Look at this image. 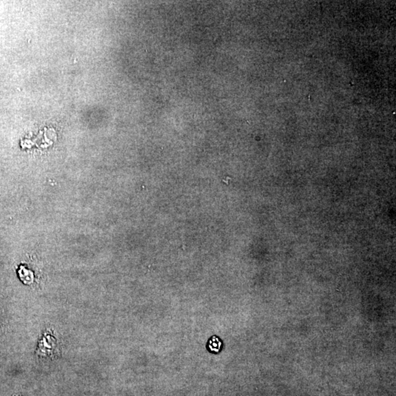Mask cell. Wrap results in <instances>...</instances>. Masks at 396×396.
<instances>
[{
	"label": "cell",
	"instance_id": "6da1fadb",
	"mask_svg": "<svg viewBox=\"0 0 396 396\" xmlns=\"http://www.w3.org/2000/svg\"><path fill=\"white\" fill-rule=\"evenodd\" d=\"M221 343L219 338H216V337H213L211 340H209V349L213 352H218L221 348Z\"/></svg>",
	"mask_w": 396,
	"mask_h": 396
}]
</instances>
